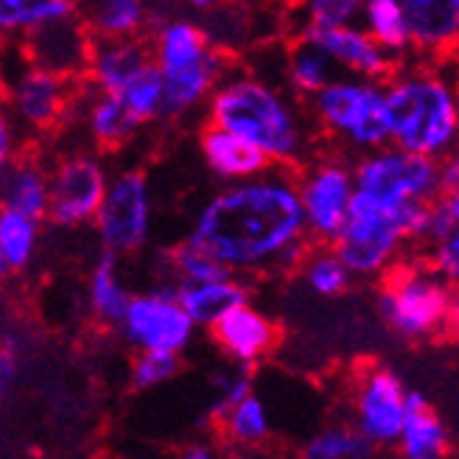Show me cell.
<instances>
[{"mask_svg":"<svg viewBox=\"0 0 459 459\" xmlns=\"http://www.w3.org/2000/svg\"><path fill=\"white\" fill-rule=\"evenodd\" d=\"M186 238L241 278L300 272L314 241L297 169L272 166L258 177L227 182L196 211Z\"/></svg>","mask_w":459,"mask_h":459,"instance_id":"1","label":"cell"},{"mask_svg":"<svg viewBox=\"0 0 459 459\" xmlns=\"http://www.w3.org/2000/svg\"><path fill=\"white\" fill-rule=\"evenodd\" d=\"M204 121H213L255 143L274 166L303 169L323 149L308 101L294 96L289 87L274 84L247 65L233 67L216 87Z\"/></svg>","mask_w":459,"mask_h":459,"instance_id":"2","label":"cell"},{"mask_svg":"<svg viewBox=\"0 0 459 459\" xmlns=\"http://www.w3.org/2000/svg\"><path fill=\"white\" fill-rule=\"evenodd\" d=\"M446 65L448 56H409L386 79L393 143L431 160L459 149V84Z\"/></svg>","mask_w":459,"mask_h":459,"instance_id":"3","label":"cell"},{"mask_svg":"<svg viewBox=\"0 0 459 459\" xmlns=\"http://www.w3.org/2000/svg\"><path fill=\"white\" fill-rule=\"evenodd\" d=\"M434 202L389 208L356 191L348 221L333 244L356 281H381L389 269L403 261V249L409 244L420 249L426 247Z\"/></svg>","mask_w":459,"mask_h":459,"instance_id":"4","label":"cell"},{"mask_svg":"<svg viewBox=\"0 0 459 459\" xmlns=\"http://www.w3.org/2000/svg\"><path fill=\"white\" fill-rule=\"evenodd\" d=\"M308 109L323 141L351 157L393 143V112L381 79L342 74L308 99Z\"/></svg>","mask_w":459,"mask_h":459,"instance_id":"5","label":"cell"},{"mask_svg":"<svg viewBox=\"0 0 459 459\" xmlns=\"http://www.w3.org/2000/svg\"><path fill=\"white\" fill-rule=\"evenodd\" d=\"M456 291L429 258H403L381 278L378 316L409 342H429L448 333Z\"/></svg>","mask_w":459,"mask_h":459,"instance_id":"6","label":"cell"},{"mask_svg":"<svg viewBox=\"0 0 459 459\" xmlns=\"http://www.w3.org/2000/svg\"><path fill=\"white\" fill-rule=\"evenodd\" d=\"M356 191L389 208L434 202L446 194L440 160L386 143L356 157Z\"/></svg>","mask_w":459,"mask_h":459,"instance_id":"7","label":"cell"},{"mask_svg":"<svg viewBox=\"0 0 459 459\" xmlns=\"http://www.w3.org/2000/svg\"><path fill=\"white\" fill-rule=\"evenodd\" d=\"M297 182L311 241L336 244L356 199V157L325 143L297 169Z\"/></svg>","mask_w":459,"mask_h":459,"instance_id":"8","label":"cell"},{"mask_svg":"<svg viewBox=\"0 0 459 459\" xmlns=\"http://www.w3.org/2000/svg\"><path fill=\"white\" fill-rule=\"evenodd\" d=\"M93 227L101 249L118 258H132L149 247L154 230V196L149 177L141 169L112 174Z\"/></svg>","mask_w":459,"mask_h":459,"instance_id":"9","label":"cell"},{"mask_svg":"<svg viewBox=\"0 0 459 459\" xmlns=\"http://www.w3.org/2000/svg\"><path fill=\"white\" fill-rule=\"evenodd\" d=\"M199 325L182 306L177 281L163 278L146 291L132 294L118 336L132 351H188Z\"/></svg>","mask_w":459,"mask_h":459,"instance_id":"10","label":"cell"},{"mask_svg":"<svg viewBox=\"0 0 459 459\" xmlns=\"http://www.w3.org/2000/svg\"><path fill=\"white\" fill-rule=\"evenodd\" d=\"M109 169L93 149H74L51 166V204L48 221L59 230L93 224L109 188Z\"/></svg>","mask_w":459,"mask_h":459,"instance_id":"11","label":"cell"},{"mask_svg":"<svg viewBox=\"0 0 459 459\" xmlns=\"http://www.w3.org/2000/svg\"><path fill=\"white\" fill-rule=\"evenodd\" d=\"M79 84L22 59V67L6 82V115L26 137L51 134L74 115Z\"/></svg>","mask_w":459,"mask_h":459,"instance_id":"12","label":"cell"},{"mask_svg":"<svg viewBox=\"0 0 459 459\" xmlns=\"http://www.w3.org/2000/svg\"><path fill=\"white\" fill-rule=\"evenodd\" d=\"M409 389L386 364H364L351 384V420L378 451L398 446Z\"/></svg>","mask_w":459,"mask_h":459,"instance_id":"13","label":"cell"},{"mask_svg":"<svg viewBox=\"0 0 459 459\" xmlns=\"http://www.w3.org/2000/svg\"><path fill=\"white\" fill-rule=\"evenodd\" d=\"M93 42L96 37L90 34L84 20L79 14H71L54 22H45V26L17 39L14 45L20 48L22 59L42 67V71H51L71 82H84L90 54H93Z\"/></svg>","mask_w":459,"mask_h":459,"instance_id":"14","label":"cell"},{"mask_svg":"<svg viewBox=\"0 0 459 459\" xmlns=\"http://www.w3.org/2000/svg\"><path fill=\"white\" fill-rule=\"evenodd\" d=\"M281 325L252 303H241L233 311H227L219 323L211 328V339L224 353V359L255 367L266 361L281 344Z\"/></svg>","mask_w":459,"mask_h":459,"instance_id":"15","label":"cell"},{"mask_svg":"<svg viewBox=\"0 0 459 459\" xmlns=\"http://www.w3.org/2000/svg\"><path fill=\"white\" fill-rule=\"evenodd\" d=\"M74 115H79L90 146L99 149V152L124 149L129 141H134L137 132L146 126L124 104V99L118 93H107V90H99L90 82L79 84Z\"/></svg>","mask_w":459,"mask_h":459,"instance_id":"16","label":"cell"},{"mask_svg":"<svg viewBox=\"0 0 459 459\" xmlns=\"http://www.w3.org/2000/svg\"><path fill=\"white\" fill-rule=\"evenodd\" d=\"M300 37L314 39L316 45L336 59V65L344 74L364 76V79H381L386 82L398 71V59L393 51H386L384 45L367 31L364 26H339V29H303L297 31ZM291 37V34H289Z\"/></svg>","mask_w":459,"mask_h":459,"instance_id":"17","label":"cell"},{"mask_svg":"<svg viewBox=\"0 0 459 459\" xmlns=\"http://www.w3.org/2000/svg\"><path fill=\"white\" fill-rule=\"evenodd\" d=\"M199 152L204 166H208L221 182H238L258 177L274 163L261 152L255 143H249L247 137L230 132L213 121H204L199 129Z\"/></svg>","mask_w":459,"mask_h":459,"instance_id":"18","label":"cell"},{"mask_svg":"<svg viewBox=\"0 0 459 459\" xmlns=\"http://www.w3.org/2000/svg\"><path fill=\"white\" fill-rule=\"evenodd\" d=\"M152 45V59L163 74L182 71L202 62L204 56H211L216 45L211 42L208 31H204L202 20L182 14L179 9L169 14L166 20H160L149 34Z\"/></svg>","mask_w":459,"mask_h":459,"instance_id":"19","label":"cell"},{"mask_svg":"<svg viewBox=\"0 0 459 459\" xmlns=\"http://www.w3.org/2000/svg\"><path fill=\"white\" fill-rule=\"evenodd\" d=\"M415 56L443 59L459 51V0H401Z\"/></svg>","mask_w":459,"mask_h":459,"instance_id":"20","label":"cell"},{"mask_svg":"<svg viewBox=\"0 0 459 459\" xmlns=\"http://www.w3.org/2000/svg\"><path fill=\"white\" fill-rule=\"evenodd\" d=\"M0 202L9 211L29 213L45 221L51 204V169L29 152H20L9 163H0Z\"/></svg>","mask_w":459,"mask_h":459,"instance_id":"21","label":"cell"},{"mask_svg":"<svg viewBox=\"0 0 459 459\" xmlns=\"http://www.w3.org/2000/svg\"><path fill=\"white\" fill-rule=\"evenodd\" d=\"M149 62H152L149 37L96 39L84 82H90L99 90H107V93H121L126 82L137 71H143Z\"/></svg>","mask_w":459,"mask_h":459,"instance_id":"22","label":"cell"},{"mask_svg":"<svg viewBox=\"0 0 459 459\" xmlns=\"http://www.w3.org/2000/svg\"><path fill=\"white\" fill-rule=\"evenodd\" d=\"M76 14L96 39L149 37L154 22V0H82Z\"/></svg>","mask_w":459,"mask_h":459,"instance_id":"23","label":"cell"},{"mask_svg":"<svg viewBox=\"0 0 459 459\" xmlns=\"http://www.w3.org/2000/svg\"><path fill=\"white\" fill-rule=\"evenodd\" d=\"M395 448L403 459H443L451 451V431L446 420L418 389H409L406 420Z\"/></svg>","mask_w":459,"mask_h":459,"instance_id":"24","label":"cell"},{"mask_svg":"<svg viewBox=\"0 0 459 459\" xmlns=\"http://www.w3.org/2000/svg\"><path fill=\"white\" fill-rule=\"evenodd\" d=\"M118 261V255L104 252L87 274V311L99 328L115 333H118L132 300V291L126 289Z\"/></svg>","mask_w":459,"mask_h":459,"instance_id":"25","label":"cell"},{"mask_svg":"<svg viewBox=\"0 0 459 459\" xmlns=\"http://www.w3.org/2000/svg\"><path fill=\"white\" fill-rule=\"evenodd\" d=\"M177 291L194 323L204 331H211L227 311H233L241 303H249L252 286L241 274H227V278L202 281V283L179 281Z\"/></svg>","mask_w":459,"mask_h":459,"instance_id":"26","label":"cell"},{"mask_svg":"<svg viewBox=\"0 0 459 459\" xmlns=\"http://www.w3.org/2000/svg\"><path fill=\"white\" fill-rule=\"evenodd\" d=\"M342 74L344 71L323 45H316L314 39L300 34H291L286 39V87L294 96L308 101L314 93L328 87Z\"/></svg>","mask_w":459,"mask_h":459,"instance_id":"27","label":"cell"},{"mask_svg":"<svg viewBox=\"0 0 459 459\" xmlns=\"http://www.w3.org/2000/svg\"><path fill=\"white\" fill-rule=\"evenodd\" d=\"M42 241V219L20 213V211H0V272L20 274L26 272Z\"/></svg>","mask_w":459,"mask_h":459,"instance_id":"28","label":"cell"},{"mask_svg":"<svg viewBox=\"0 0 459 459\" xmlns=\"http://www.w3.org/2000/svg\"><path fill=\"white\" fill-rule=\"evenodd\" d=\"M216 423H219L221 440L241 451H255L266 446L272 437V420H269L266 403L255 393H249L236 406H230Z\"/></svg>","mask_w":459,"mask_h":459,"instance_id":"29","label":"cell"},{"mask_svg":"<svg viewBox=\"0 0 459 459\" xmlns=\"http://www.w3.org/2000/svg\"><path fill=\"white\" fill-rule=\"evenodd\" d=\"M297 274H300L303 283L316 297H328V300L348 294L356 283V274L344 264V258L339 255L333 244H311L308 255Z\"/></svg>","mask_w":459,"mask_h":459,"instance_id":"30","label":"cell"},{"mask_svg":"<svg viewBox=\"0 0 459 459\" xmlns=\"http://www.w3.org/2000/svg\"><path fill=\"white\" fill-rule=\"evenodd\" d=\"M364 0H289L286 31L361 26Z\"/></svg>","mask_w":459,"mask_h":459,"instance_id":"31","label":"cell"},{"mask_svg":"<svg viewBox=\"0 0 459 459\" xmlns=\"http://www.w3.org/2000/svg\"><path fill=\"white\" fill-rule=\"evenodd\" d=\"M361 26L370 31L386 51H393L398 59L415 56L411 48V29L401 0H364Z\"/></svg>","mask_w":459,"mask_h":459,"instance_id":"32","label":"cell"},{"mask_svg":"<svg viewBox=\"0 0 459 459\" xmlns=\"http://www.w3.org/2000/svg\"><path fill=\"white\" fill-rule=\"evenodd\" d=\"M71 14H76L74 0H0V31L17 42L45 22Z\"/></svg>","mask_w":459,"mask_h":459,"instance_id":"33","label":"cell"},{"mask_svg":"<svg viewBox=\"0 0 459 459\" xmlns=\"http://www.w3.org/2000/svg\"><path fill=\"white\" fill-rule=\"evenodd\" d=\"M376 451L378 448L356 429V423L348 420V423L325 426L316 434H311L300 448V456L306 459H367Z\"/></svg>","mask_w":459,"mask_h":459,"instance_id":"34","label":"cell"},{"mask_svg":"<svg viewBox=\"0 0 459 459\" xmlns=\"http://www.w3.org/2000/svg\"><path fill=\"white\" fill-rule=\"evenodd\" d=\"M124 99V104L141 118L143 124H154V121H163V112H166V79L160 74L157 62L152 59L143 71H137L126 87L118 93Z\"/></svg>","mask_w":459,"mask_h":459,"instance_id":"35","label":"cell"},{"mask_svg":"<svg viewBox=\"0 0 459 459\" xmlns=\"http://www.w3.org/2000/svg\"><path fill=\"white\" fill-rule=\"evenodd\" d=\"M227 274H236V272L227 269L221 261L208 255V252L199 249L196 244H191L188 238L166 252V278H174L177 283L179 281L202 283V281L227 278Z\"/></svg>","mask_w":459,"mask_h":459,"instance_id":"36","label":"cell"},{"mask_svg":"<svg viewBox=\"0 0 459 459\" xmlns=\"http://www.w3.org/2000/svg\"><path fill=\"white\" fill-rule=\"evenodd\" d=\"M182 370V359L174 351H134L129 364V386L137 393L169 384Z\"/></svg>","mask_w":459,"mask_h":459,"instance_id":"37","label":"cell"},{"mask_svg":"<svg viewBox=\"0 0 459 459\" xmlns=\"http://www.w3.org/2000/svg\"><path fill=\"white\" fill-rule=\"evenodd\" d=\"M249 370H252V367L233 361L230 367H224L221 373L213 376V393H216L213 395V406H211L213 420H219L230 406H236L241 398H247L252 393V376H249Z\"/></svg>","mask_w":459,"mask_h":459,"instance_id":"38","label":"cell"},{"mask_svg":"<svg viewBox=\"0 0 459 459\" xmlns=\"http://www.w3.org/2000/svg\"><path fill=\"white\" fill-rule=\"evenodd\" d=\"M426 258L451 283V289L459 294V227H454L443 241H437L431 249H426Z\"/></svg>","mask_w":459,"mask_h":459,"instance_id":"39","label":"cell"},{"mask_svg":"<svg viewBox=\"0 0 459 459\" xmlns=\"http://www.w3.org/2000/svg\"><path fill=\"white\" fill-rule=\"evenodd\" d=\"M440 179H443V191L446 194L459 188V149L440 160Z\"/></svg>","mask_w":459,"mask_h":459,"instance_id":"40","label":"cell"},{"mask_svg":"<svg viewBox=\"0 0 459 459\" xmlns=\"http://www.w3.org/2000/svg\"><path fill=\"white\" fill-rule=\"evenodd\" d=\"M182 456L186 459H213L216 446L208 437H196V440H188L186 446H182Z\"/></svg>","mask_w":459,"mask_h":459,"instance_id":"41","label":"cell"},{"mask_svg":"<svg viewBox=\"0 0 459 459\" xmlns=\"http://www.w3.org/2000/svg\"><path fill=\"white\" fill-rule=\"evenodd\" d=\"M177 4H179L182 9H188V12L204 17V14H211L216 6H221V0H177Z\"/></svg>","mask_w":459,"mask_h":459,"instance_id":"42","label":"cell"},{"mask_svg":"<svg viewBox=\"0 0 459 459\" xmlns=\"http://www.w3.org/2000/svg\"><path fill=\"white\" fill-rule=\"evenodd\" d=\"M448 336L459 339V294H456V303L451 308V319H448Z\"/></svg>","mask_w":459,"mask_h":459,"instance_id":"43","label":"cell"},{"mask_svg":"<svg viewBox=\"0 0 459 459\" xmlns=\"http://www.w3.org/2000/svg\"><path fill=\"white\" fill-rule=\"evenodd\" d=\"M446 202H448V208H451V213H454V224L459 227V188L448 191V194H446Z\"/></svg>","mask_w":459,"mask_h":459,"instance_id":"44","label":"cell"},{"mask_svg":"<svg viewBox=\"0 0 459 459\" xmlns=\"http://www.w3.org/2000/svg\"><path fill=\"white\" fill-rule=\"evenodd\" d=\"M74 4H82V0H74Z\"/></svg>","mask_w":459,"mask_h":459,"instance_id":"45","label":"cell"},{"mask_svg":"<svg viewBox=\"0 0 459 459\" xmlns=\"http://www.w3.org/2000/svg\"><path fill=\"white\" fill-rule=\"evenodd\" d=\"M283 4H289V0H283Z\"/></svg>","mask_w":459,"mask_h":459,"instance_id":"46","label":"cell"}]
</instances>
